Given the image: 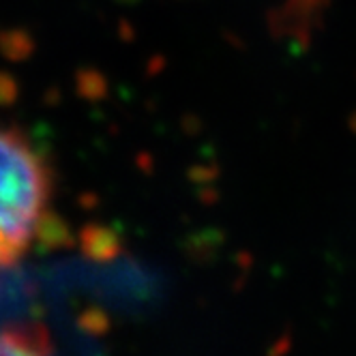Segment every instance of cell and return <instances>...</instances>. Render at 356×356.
Here are the masks:
<instances>
[{
    "instance_id": "1",
    "label": "cell",
    "mask_w": 356,
    "mask_h": 356,
    "mask_svg": "<svg viewBox=\"0 0 356 356\" xmlns=\"http://www.w3.org/2000/svg\"><path fill=\"white\" fill-rule=\"evenodd\" d=\"M52 209V176L41 152L0 127V266L13 264L43 236Z\"/></svg>"
},
{
    "instance_id": "2",
    "label": "cell",
    "mask_w": 356,
    "mask_h": 356,
    "mask_svg": "<svg viewBox=\"0 0 356 356\" xmlns=\"http://www.w3.org/2000/svg\"><path fill=\"white\" fill-rule=\"evenodd\" d=\"M43 337H37L33 330L24 328H5L0 330V354H15V352H37L41 348L35 346Z\"/></svg>"
}]
</instances>
